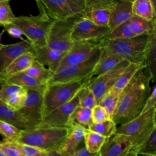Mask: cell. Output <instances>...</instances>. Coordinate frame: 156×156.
<instances>
[{
  "label": "cell",
  "instance_id": "4",
  "mask_svg": "<svg viewBox=\"0 0 156 156\" xmlns=\"http://www.w3.org/2000/svg\"><path fill=\"white\" fill-rule=\"evenodd\" d=\"M155 113L156 107L140 114L132 121L117 127L116 133L129 136L132 143L131 150L136 153L156 129Z\"/></svg>",
  "mask_w": 156,
  "mask_h": 156
},
{
  "label": "cell",
  "instance_id": "46",
  "mask_svg": "<svg viewBox=\"0 0 156 156\" xmlns=\"http://www.w3.org/2000/svg\"><path fill=\"white\" fill-rule=\"evenodd\" d=\"M73 156H100L99 152L90 153L88 152L85 146L80 147L73 155Z\"/></svg>",
  "mask_w": 156,
  "mask_h": 156
},
{
  "label": "cell",
  "instance_id": "41",
  "mask_svg": "<svg viewBox=\"0 0 156 156\" xmlns=\"http://www.w3.org/2000/svg\"><path fill=\"white\" fill-rule=\"evenodd\" d=\"M27 94V90L24 89L22 91L16 94L9 99L5 104L15 111H18L23 107Z\"/></svg>",
  "mask_w": 156,
  "mask_h": 156
},
{
  "label": "cell",
  "instance_id": "12",
  "mask_svg": "<svg viewBox=\"0 0 156 156\" xmlns=\"http://www.w3.org/2000/svg\"><path fill=\"white\" fill-rule=\"evenodd\" d=\"M116 0H85L83 16L101 26H108Z\"/></svg>",
  "mask_w": 156,
  "mask_h": 156
},
{
  "label": "cell",
  "instance_id": "52",
  "mask_svg": "<svg viewBox=\"0 0 156 156\" xmlns=\"http://www.w3.org/2000/svg\"><path fill=\"white\" fill-rule=\"evenodd\" d=\"M1 34H0V40H1Z\"/></svg>",
  "mask_w": 156,
  "mask_h": 156
},
{
  "label": "cell",
  "instance_id": "50",
  "mask_svg": "<svg viewBox=\"0 0 156 156\" xmlns=\"http://www.w3.org/2000/svg\"><path fill=\"white\" fill-rule=\"evenodd\" d=\"M0 156H5L4 152L1 150H0Z\"/></svg>",
  "mask_w": 156,
  "mask_h": 156
},
{
  "label": "cell",
  "instance_id": "36",
  "mask_svg": "<svg viewBox=\"0 0 156 156\" xmlns=\"http://www.w3.org/2000/svg\"><path fill=\"white\" fill-rule=\"evenodd\" d=\"M16 16L8 0H0V26L4 27L13 23Z\"/></svg>",
  "mask_w": 156,
  "mask_h": 156
},
{
  "label": "cell",
  "instance_id": "8",
  "mask_svg": "<svg viewBox=\"0 0 156 156\" xmlns=\"http://www.w3.org/2000/svg\"><path fill=\"white\" fill-rule=\"evenodd\" d=\"M101 57V51L98 47L93 55L85 62L58 68L53 73L48 83L69 82L87 79L93 71Z\"/></svg>",
  "mask_w": 156,
  "mask_h": 156
},
{
  "label": "cell",
  "instance_id": "39",
  "mask_svg": "<svg viewBox=\"0 0 156 156\" xmlns=\"http://www.w3.org/2000/svg\"><path fill=\"white\" fill-rule=\"evenodd\" d=\"M24 89L15 85L3 83L0 88V101L5 103L14 95Z\"/></svg>",
  "mask_w": 156,
  "mask_h": 156
},
{
  "label": "cell",
  "instance_id": "23",
  "mask_svg": "<svg viewBox=\"0 0 156 156\" xmlns=\"http://www.w3.org/2000/svg\"><path fill=\"white\" fill-rule=\"evenodd\" d=\"M156 2L155 0L132 1V15L147 21L156 20Z\"/></svg>",
  "mask_w": 156,
  "mask_h": 156
},
{
  "label": "cell",
  "instance_id": "9",
  "mask_svg": "<svg viewBox=\"0 0 156 156\" xmlns=\"http://www.w3.org/2000/svg\"><path fill=\"white\" fill-rule=\"evenodd\" d=\"M80 16L65 21H53L48 34L46 46L54 50L68 52L74 44L72 38L73 27L76 20Z\"/></svg>",
  "mask_w": 156,
  "mask_h": 156
},
{
  "label": "cell",
  "instance_id": "51",
  "mask_svg": "<svg viewBox=\"0 0 156 156\" xmlns=\"http://www.w3.org/2000/svg\"><path fill=\"white\" fill-rule=\"evenodd\" d=\"M141 156H156V155H141Z\"/></svg>",
  "mask_w": 156,
  "mask_h": 156
},
{
  "label": "cell",
  "instance_id": "40",
  "mask_svg": "<svg viewBox=\"0 0 156 156\" xmlns=\"http://www.w3.org/2000/svg\"><path fill=\"white\" fill-rule=\"evenodd\" d=\"M0 150L5 156H24L16 141H2L0 144Z\"/></svg>",
  "mask_w": 156,
  "mask_h": 156
},
{
  "label": "cell",
  "instance_id": "17",
  "mask_svg": "<svg viewBox=\"0 0 156 156\" xmlns=\"http://www.w3.org/2000/svg\"><path fill=\"white\" fill-rule=\"evenodd\" d=\"M132 149V143L129 136L115 133L107 139L102 146L100 156H123Z\"/></svg>",
  "mask_w": 156,
  "mask_h": 156
},
{
  "label": "cell",
  "instance_id": "1",
  "mask_svg": "<svg viewBox=\"0 0 156 156\" xmlns=\"http://www.w3.org/2000/svg\"><path fill=\"white\" fill-rule=\"evenodd\" d=\"M154 82L146 65L141 67L121 92L112 119L116 125H122L141 113Z\"/></svg>",
  "mask_w": 156,
  "mask_h": 156
},
{
  "label": "cell",
  "instance_id": "22",
  "mask_svg": "<svg viewBox=\"0 0 156 156\" xmlns=\"http://www.w3.org/2000/svg\"><path fill=\"white\" fill-rule=\"evenodd\" d=\"M3 76L4 83L15 85L27 90L43 91L46 85L24 72Z\"/></svg>",
  "mask_w": 156,
  "mask_h": 156
},
{
  "label": "cell",
  "instance_id": "34",
  "mask_svg": "<svg viewBox=\"0 0 156 156\" xmlns=\"http://www.w3.org/2000/svg\"><path fill=\"white\" fill-rule=\"evenodd\" d=\"M134 37L135 36L132 30L129 20L110 30L105 38L109 40H119L128 39Z\"/></svg>",
  "mask_w": 156,
  "mask_h": 156
},
{
  "label": "cell",
  "instance_id": "44",
  "mask_svg": "<svg viewBox=\"0 0 156 156\" xmlns=\"http://www.w3.org/2000/svg\"><path fill=\"white\" fill-rule=\"evenodd\" d=\"M155 104H156V86L155 85L152 88L151 93L145 103V105L141 112V113H144L147 112L148 110L156 107Z\"/></svg>",
  "mask_w": 156,
  "mask_h": 156
},
{
  "label": "cell",
  "instance_id": "19",
  "mask_svg": "<svg viewBox=\"0 0 156 156\" xmlns=\"http://www.w3.org/2000/svg\"><path fill=\"white\" fill-rule=\"evenodd\" d=\"M0 120L15 126L21 131L31 130L37 127L18 111L13 110L1 101H0Z\"/></svg>",
  "mask_w": 156,
  "mask_h": 156
},
{
  "label": "cell",
  "instance_id": "5",
  "mask_svg": "<svg viewBox=\"0 0 156 156\" xmlns=\"http://www.w3.org/2000/svg\"><path fill=\"white\" fill-rule=\"evenodd\" d=\"M87 79L69 82L48 83L43 93L42 118L69 101L85 85Z\"/></svg>",
  "mask_w": 156,
  "mask_h": 156
},
{
  "label": "cell",
  "instance_id": "38",
  "mask_svg": "<svg viewBox=\"0 0 156 156\" xmlns=\"http://www.w3.org/2000/svg\"><path fill=\"white\" fill-rule=\"evenodd\" d=\"M136 153L138 155H156V129Z\"/></svg>",
  "mask_w": 156,
  "mask_h": 156
},
{
  "label": "cell",
  "instance_id": "10",
  "mask_svg": "<svg viewBox=\"0 0 156 156\" xmlns=\"http://www.w3.org/2000/svg\"><path fill=\"white\" fill-rule=\"evenodd\" d=\"M108 26H98L89 20L80 16L73 27L72 38L74 41L90 40L99 41L104 38L110 32Z\"/></svg>",
  "mask_w": 156,
  "mask_h": 156
},
{
  "label": "cell",
  "instance_id": "7",
  "mask_svg": "<svg viewBox=\"0 0 156 156\" xmlns=\"http://www.w3.org/2000/svg\"><path fill=\"white\" fill-rule=\"evenodd\" d=\"M53 21L39 13L36 16H16L12 23L21 30L23 35L34 46L43 47L46 46L48 34Z\"/></svg>",
  "mask_w": 156,
  "mask_h": 156
},
{
  "label": "cell",
  "instance_id": "48",
  "mask_svg": "<svg viewBox=\"0 0 156 156\" xmlns=\"http://www.w3.org/2000/svg\"><path fill=\"white\" fill-rule=\"evenodd\" d=\"M123 156H139L138 154H136L135 152H133V151L130 150V151H129L127 153H126L125 155H124Z\"/></svg>",
  "mask_w": 156,
  "mask_h": 156
},
{
  "label": "cell",
  "instance_id": "27",
  "mask_svg": "<svg viewBox=\"0 0 156 156\" xmlns=\"http://www.w3.org/2000/svg\"><path fill=\"white\" fill-rule=\"evenodd\" d=\"M93 123L91 119V110L77 106L70 115L68 121V127L77 124L88 129Z\"/></svg>",
  "mask_w": 156,
  "mask_h": 156
},
{
  "label": "cell",
  "instance_id": "42",
  "mask_svg": "<svg viewBox=\"0 0 156 156\" xmlns=\"http://www.w3.org/2000/svg\"><path fill=\"white\" fill-rule=\"evenodd\" d=\"M16 144L24 156H48V152L36 147L17 142Z\"/></svg>",
  "mask_w": 156,
  "mask_h": 156
},
{
  "label": "cell",
  "instance_id": "15",
  "mask_svg": "<svg viewBox=\"0 0 156 156\" xmlns=\"http://www.w3.org/2000/svg\"><path fill=\"white\" fill-rule=\"evenodd\" d=\"M79 105V101L76 94L69 101L55 108L42 118L41 124L53 127H68V121L71 114Z\"/></svg>",
  "mask_w": 156,
  "mask_h": 156
},
{
  "label": "cell",
  "instance_id": "31",
  "mask_svg": "<svg viewBox=\"0 0 156 156\" xmlns=\"http://www.w3.org/2000/svg\"><path fill=\"white\" fill-rule=\"evenodd\" d=\"M145 65H140L133 63H129L124 73L117 80L113 87L112 88L115 91L121 93L122 90L129 83L136 73L143 66Z\"/></svg>",
  "mask_w": 156,
  "mask_h": 156
},
{
  "label": "cell",
  "instance_id": "16",
  "mask_svg": "<svg viewBox=\"0 0 156 156\" xmlns=\"http://www.w3.org/2000/svg\"><path fill=\"white\" fill-rule=\"evenodd\" d=\"M26 52L35 54L34 46L27 40L13 44H0V73L2 74L15 58Z\"/></svg>",
  "mask_w": 156,
  "mask_h": 156
},
{
  "label": "cell",
  "instance_id": "21",
  "mask_svg": "<svg viewBox=\"0 0 156 156\" xmlns=\"http://www.w3.org/2000/svg\"><path fill=\"white\" fill-rule=\"evenodd\" d=\"M84 127L74 124L64 141L58 152L63 156H73L74 153L81 147L84 142Z\"/></svg>",
  "mask_w": 156,
  "mask_h": 156
},
{
  "label": "cell",
  "instance_id": "11",
  "mask_svg": "<svg viewBox=\"0 0 156 156\" xmlns=\"http://www.w3.org/2000/svg\"><path fill=\"white\" fill-rule=\"evenodd\" d=\"M129 63V62L124 60L111 71L101 75L87 84L94 93L98 104L102 97L113 87Z\"/></svg>",
  "mask_w": 156,
  "mask_h": 156
},
{
  "label": "cell",
  "instance_id": "20",
  "mask_svg": "<svg viewBox=\"0 0 156 156\" xmlns=\"http://www.w3.org/2000/svg\"><path fill=\"white\" fill-rule=\"evenodd\" d=\"M132 0H116L111 12L108 27L110 30L129 21L132 16Z\"/></svg>",
  "mask_w": 156,
  "mask_h": 156
},
{
  "label": "cell",
  "instance_id": "32",
  "mask_svg": "<svg viewBox=\"0 0 156 156\" xmlns=\"http://www.w3.org/2000/svg\"><path fill=\"white\" fill-rule=\"evenodd\" d=\"M116 127L114 121L112 119H109L101 122L92 123L88 129L108 138L116 133Z\"/></svg>",
  "mask_w": 156,
  "mask_h": 156
},
{
  "label": "cell",
  "instance_id": "14",
  "mask_svg": "<svg viewBox=\"0 0 156 156\" xmlns=\"http://www.w3.org/2000/svg\"><path fill=\"white\" fill-rule=\"evenodd\" d=\"M43 91L27 90L24 104L18 112L35 127L41 124Z\"/></svg>",
  "mask_w": 156,
  "mask_h": 156
},
{
  "label": "cell",
  "instance_id": "49",
  "mask_svg": "<svg viewBox=\"0 0 156 156\" xmlns=\"http://www.w3.org/2000/svg\"><path fill=\"white\" fill-rule=\"evenodd\" d=\"M3 83H4V76L2 74L0 73V88Z\"/></svg>",
  "mask_w": 156,
  "mask_h": 156
},
{
  "label": "cell",
  "instance_id": "30",
  "mask_svg": "<svg viewBox=\"0 0 156 156\" xmlns=\"http://www.w3.org/2000/svg\"><path fill=\"white\" fill-rule=\"evenodd\" d=\"M156 31L149 35V40L147 50L146 66L151 73L154 81L156 75Z\"/></svg>",
  "mask_w": 156,
  "mask_h": 156
},
{
  "label": "cell",
  "instance_id": "47",
  "mask_svg": "<svg viewBox=\"0 0 156 156\" xmlns=\"http://www.w3.org/2000/svg\"><path fill=\"white\" fill-rule=\"evenodd\" d=\"M48 156H63V155H62L58 152V151H52V152H48Z\"/></svg>",
  "mask_w": 156,
  "mask_h": 156
},
{
  "label": "cell",
  "instance_id": "2",
  "mask_svg": "<svg viewBox=\"0 0 156 156\" xmlns=\"http://www.w3.org/2000/svg\"><path fill=\"white\" fill-rule=\"evenodd\" d=\"M149 40V35L119 40L104 38L99 41L100 58L112 54H118L130 63L146 65Z\"/></svg>",
  "mask_w": 156,
  "mask_h": 156
},
{
  "label": "cell",
  "instance_id": "13",
  "mask_svg": "<svg viewBox=\"0 0 156 156\" xmlns=\"http://www.w3.org/2000/svg\"><path fill=\"white\" fill-rule=\"evenodd\" d=\"M99 41L90 40L74 41L71 49L63 57L58 68L85 62L99 47Z\"/></svg>",
  "mask_w": 156,
  "mask_h": 156
},
{
  "label": "cell",
  "instance_id": "24",
  "mask_svg": "<svg viewBox=\"0 0 156 156\" xmlns=\"http://www.w3.org/2000/svg\"><path fill=\"white\" fill-rule=\"evenodd\" d=\"M124 60V59L118 54H112L103 58H100L93 71L88 77V83L111 71Z\"/></svg>",
  "mask_w": 156,
  "mask_h": 156
},
{
  "label": "cell",
  "instance_id": "33",
  "mask_svg": "<svg viewBox=\"0 0 156 156\" xmlns=\"http://www.w3.org/2000/svg\"><path fill=\"white\" fill-rule=\"evenodd\" d=\"M120 93L111 88L100 100L98 105L103 107L107 112L110 118H112L116 108Z\"/></svg>",
  "mask_w": 156,
  "mask_h": 156
},
{
  "label": "cell",
  "instance_id": "35",
  "mask_svg": "<svg viewBox=\"0 0 156 156\" xmlns=\"http://www.w3.org/2000/svg\"><path fill=\"white\" fill-rule=\"evenodd\" d=\"M79 101V106L83 108L92 109L98 105L94 93L87 85L83 86L77 93Z\"/></svg>",
  "mask_w": 156,
  "mask_h": 156
},
{
  "label": "cell",
  "instance_id": "43",
  "mask_svg": "<svg viewBox=\"0 0 156 156\" xmlns=\"http://www.w3.org/2000/svg\"><path fill=\"white\" fill-rule=\"evenodd\" d=\"M111 119L105 110L99 105H96L91 109V119L93 123H98Z\"/></svg>",
  "mask_w": 156,
  "mask_h": 156
},
{
  "label": "cell",
  "instance_id": "18",
  "mask_svg": "<svg viewBox=\"0 0 156 156\" xmlns=\"http://www.w3.org/2000/svg\"><path fill=\"white\" fill-rule=\"evenodd\" d=\"M35 48V60L52 72L55 73L59 68L60 62L66 53L52 49L47 46Z\"/></svg>",
  "mask_w": 156,
  "mask_h": 156
},
{
  "label": "cell",
  "instance_id": "29",
  "mask_svg": "<svg viewBox=\"0 0 156 156\" xmlns=\"http://www.w3.org/2000/svg\"><path fill=\"white\" fill-rule=\"evenodd\" d=\"M107 139V138L94 132H93L88 129H85V147L90 153L99 152L102 146H103Z\"/></svg>",
  "mask_w": 156,
  "mask_h": 156
},
{
  "label": "cell",
  "instance_id": "37",
  "mask_svg": "<svg viewBox=\"0 0 156 156\" xmlns=\"http://www.w3.org/2000/svg\"><path fill=\"white\" fill-rule=\"evenodd\" d=\"M20 132L15 126L0 120V134L3 136V141H16Z\"/></svg>",
  "mask_w": 156,
  "mask_h": 156
},
{
  "label": "cell",
  "instance_id": "28",
  "mask_svg": "<svg viewBox=\"0 0 156 156\" xmlns=\"http://www.w3.org/2000/svg\"><path fill=\"white\" fill-rule=\"evenodd\" d=\"M24 73L45 85L48 83L53 74V73L48 68H46L35 59L30 66L25 70Z\"/></svg>",
  "mask_w": 156,
  "mask_h": 156
},
{
  "label": "cell",
  "instance_id": "53",
  "mask_svg": "<svg viewBox=\"0 0 156 156\" xmlns=\"http://www.w3.org/2000/svg\"><path fill=\"white\" fill-rule=\"evenodd\" d=\"M1 142H2V141H0V144H1Z\"/></svg>",
  "mask_w": 156,
  "mask_h": 156
},
{
  "label": "cell",
  "instance_id": "25",
  "mask_svg": "<svg viewBox=\"0 0 156 156\" xmlns=\"http://www.w3.org/2000/svg\"><path fill=\"white\" fill-rule=\"evenodd\" d=\"M35 55L32 52L24 53L15 58L2 73L4 76H10L24 72L30 66L35 60Z\"/></svg>",
  "mask_w": 156,
  "mask_h": 156
},
{
  "label": "cell",
  "instance_id": "26",
  "mask_svg": "<svg viewBox=\"0 0 156 156\" xmlns=\"http://www.w3.org/2000/svg\"><path fill=\"white\" fill-rule=\"evenodd\" d=\"M129 23L134 35H150L156 31V20L147 21L140 17L132 15Z\"/></svg>",
  "mask_w": 156,
  "mask_h": 156
},
{
  "label": "cell",
  "instance_id": "45",
  "mask_svg": "<svg viewBox=\"0 0 156 156\" xmlns=\"http://www.w3.org/2000/svg\"><path fill=\"white\" fill-rule=\"evenodd\" d=\"M4 30L7 31V33L13 37L21 38L22 40L24 39L22 38V35H23V33L21 30L15 24L11 23L4 27Z\"/></svg>",
  "mask_w": 156,
  "mask_h": 156
},
{
  "label": "cell",
  "instance_id": "6",
  "mask_svg": "<svg viewBox=\"0 0 156 156\" xmlns=\"http://www.w3.org/2000/svg\"><path fill=\"white\" fill-rule=\"evenodd\" d=\"M36 3L40 13L54 21L83 16L85 10V0H38Z\"/></svg>",
  "mask_w": 156,
  "mask_h": 156
},
{
  "label": "cell",
  "instance_id": "3",
  "mask_svg": "<svg viewBox=\"0 0 156 156\" xmlns=\"http://www.w3.org/2000/svg\"><path fill=\"white\" fill-rule=\"evenodd\" d=\"M71 130V128L40 124L33 129L21 131L16 142L36 147L47 152L59 151Z\"/></svg>",
  "mask_w": 156,
  "mask_h": 156
}]
</instances>
